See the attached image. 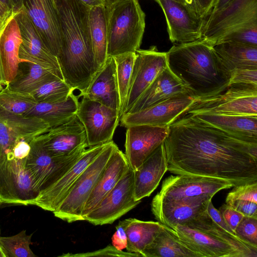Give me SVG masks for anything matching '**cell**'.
<instances>
[{
	"label": "cell",
	"mask_w": 257,
	"mask_h": 257,
	"mask_svg": "<svg viewBox=\"0 0 257 257\" xmlns=\"http://www.w3.org/2000/svg\"><path fill=\"white\" fill-rule=\"evenodd\" d=\"M234 83L257 86V69L247 68L234 70L231 73L230 84Z\"/></svg>",
	"instance_id": "obj_43"
},
{
	"label": "cell",
	"mask_w": 257,
	"mask_h": 257,
	"mask_svg": "<svg viewBox=\"0 0 257 257\" xmlns=\"http://www.w3.org/2000/svg\"><path fill=\"white\" fill-rule=\"evenodd\" d=\"M14 11L10 10L0 1V17L5 16L12 13Z\"/></svg>",
	"instance_id": "obj_53"
},
{
	"label": "cell",
	"mask_w": 257,
	"mask_h": 257,
	"mask_svg": "<svg viewBox=\"0 0 257 257\" xmlns=\"http://www.w3.org/2000/svg\"><path fill=\"white\" fill-rule=\"evenodd\" d=\"M116 65V75L120 99V116L124 108L136 58L135 52H130L113 57Z\"/></svg>",
	"instance_id": "obj_37"
},
{
	"label": "cell",
	"mask_w": 257,
	"mask_h": 257,
	"mask_svg": "<svg viewBox=\"0 0 257 257\" xmlns=\"http://www.w3.org/2000/svg\"><path fill=\"white\" fill-rule=\"evenodd\" d=\"M120 1L121 0H103L104 6L108 9L110 8L114 4Z\"/></svg>",
	"instance_id": "obj_55"
},
{
	"label": "cell",
	"mask_w": 257,
	"mask_h": 257,
	"mask_svg": "<svg viewBox=\"0 0 257 257\" xmlns=\"http://www.w3.org/2000/svg\"><path fill=\"white\" fill-rule=\"evenodd\" d=\"M0 84H1L3 86L6 85V83L5 81L4 77L1 56H0Z\"/></svg>",
	"instance_id": "obj_56"
},
{
	"label": "cell",
	"mask_w": 257,
	"mask_h": 257,
	"mask_svg": "<svg viewBox=\"0 0 257 257\" xmlns=\"http://www.w3.org/2000/svg\"><path fill=\"white\" fill-rule=\"evenodd\" d=\"M76 115L84 127L88 148L112 141L120 118L118 111L84 97L79 101Z\"/></svg>",
	"instance_id": "obj_12"
},
{
	"label": "cell",
	"mask_w": 257,
	"mask_h": 257,
	"mask_svg": "<svg viewBox=\"0 0 257 257\" xmlns=\"http://www.w3.org/2000/svg\"><path fill=\"white\" fill-rule=\"evenodd\" d=\"M200 17L205 19L211 13L216 0H195Z\"/></svg>",
	"instance_id": "obj_48"
},
{
	"label": "cell",
	"mask_w": 257,
	"mask_h": 257,
	"mask_svg": "<svg viewBox=\"0 0 257 257\" xmlns=\"http://www.w3.org/2000/svg\"><path fill=\"white\" fill-rule=\"evenodd\" d=\"M1 147H0V157H1Z\"/></svg>",
	"instance_id": "obj_61"
},
{
	"label": "cell",
	"mask_w": 257,
	"mask_h": 257,
	"mask_svg": "<svg viewBox=\"0 0 257 257\" xmlns=\"http://www.w3.org/2000/svg\"><path fill=\"white\" fill-rule=\"evenodd\" d=\"M141 254L144 257H198L180 240L173 229L164 225Z\"/></svg>",
	"instance_id": "obj_31"
},
{
	"label": "cell",
	"mask_w": 257,
	"mask_h": 257,
	"mask_svg": "<svg viewBox=\"0 0 257 257\" xmlns=\"http://www.w3.org/2000/svg\"><path fill=\"white\" fill-rule=\"evenodd\" d=\"M37 102L31 93L15 91L6 85L0 90V117L23 115Z\"/></svg>",
	"instance_id": "obj_36"
},
{
	"label": "cell",
	"mask_w": 257,
	"mask_h": 257,
	"mask_svg": "<svg viewBox=\"0 0 257 257\" xmlns=\"http://www.w3.org/2000/svg\"><path fill=\"white\" fill-rule=\"evenodd\" d=\"M106 144L87 149L64 175L52 185L39 193L32 205L52 212L56 210L80 175L101 153Z\"/></svg>",
	"instance_id": "obj_20"
},
{
	"label": "cell",
	"mask_w": 257,
	"mask_h": 257,
	"mask_svg": "<svg viewBox=\"0 0 257 257\" xmlns=\"http://www.w3.org/2000/svg\"><path fill=\"white\" fill-rule=\"evenodd\" d=\"M40 136L31 142L30 150L25 163L39 193L64 175L88 148L83 146L65 157H53L44 149Z\"/></svg>",
	"instance_id": "obj_8"
},
{
	"label": "cell",
	"mask_w": 257,
	"mask_h": 257,
	"mask_svg": "<svg viewBox=\"0 0 257 257\" xmlns=\"http://www.w3.org/2000/svg\"><path fill=\"white\" fill-rule=\"evenodd\" d=\"M123 221L127 239L125 249L127 252L137 253L141 256V252L164 227L159 221H142L132 218Z\"/></svg>",
	"instance_id": "obj_34"
},
{
	"label": "cell",
	"mask_w": 257,
	"mask_h": 257,
	"mask_svg": "<svg viewBox=\"0 0 257 257\" xmlns=\"http://www.w3.org/2000/svg\"><path fill=\"white\" fill-rule=\"evenodd\" d=\"M40 137L44 149L53 157H65L88 147L84 127L76 114L66 122L50 127Z\"/></svg>",
	"instance_id": "obj_21"
},
{
	"label": "cell",
	"mask_w": 257,
	"mask_h": 257,
	"mask_svg": "<svg viewBox=\"0 0 257 257\" xmlns=\"http://www.w3.org/2000/svg\"><path fill=\"white\" fill-rule=\"evenodd\" d=\"M127 99L122 114L127 113L139 97L167 66L166 52L156 46L136 51Z\"/></svg>",
	"instance_id": "obj_14"
},
{
	"label": "cell",
	"mask_w": 257,
	"mask_h": 257,
	"mask_svg": "<svg viewBox=\"0 0 257 257\" xmlns=\"http://www.w3.org/2000/svg\"><path fill=\"white\" fill-rule=\"evenodd\" d=\"M257 21V0H231L205 19L202 38L212 46L221 37L249 23Z\"/></svg>",
	"instance_id": "obj_11"
},
{
	"label": "cell",
	"mask_w": 257,
	"mask_h": 257,
	"mask_svg": "<svg viewBox=\"0 0 257 257\" xmlns=\"http://www.w3.org/2000/svg\"><path fill=\"white\" fill-rule=\"evenodd\" d=\"M236 185L230 181L217 178L193 175H176L167 177L152 203L173 202L209 195Z\"/></svg>",
	"instance_id": "obj_10"
},
{
	"label": "cell",
	"mask_w": 257,
	"mask_h": 257,
	"mask_svg": "<svg viewBox=\"0 0 257 257\" xmlns=\"http://www.w3.org/2000/svg\"><path fill=\"white\" fill-rule=\"evenodd\" d=\"M145 17L138 0H121L108 9V56L136 52L140 49Z\"/></svg>",
	"instance_id": "obj_4"
},
{
	"label": "cell",
	"mask_w": 257,
	"mask_h": 257,
	"mask_svg": "<svg viewBox=\"0 0 257 257\" xmlns=\"http://www.w3.org/2000/svg\"><path fill=\"white\" fill-rule=\"evenodd\" d=\"M231 0H216L211 13L217 12L224 8Z\"/></svg>",
	"instance_id": "obj_52"
},
{
	"label": "cell",
	"mask_w": 257,
	"mask_h": 257,
	"mask_svg": "<svg viewBox=\"0 0 257 257\" xmlns=\"http://www.w3.org/2000/svg\"><path fill=\"white\" fill-rule=\"evenodd\" d=\"M185 92H187L183 85L167 67L156 77L127 113L142 110Z\"/></svg>",
	"instance_id": "obj_28"
},
{
	"label": "cell",
	"mask_w": 257,
	"mask_h": 257,
	"mask_svg": "<svg viewBox=\"0 0 257 257\" xmlns=\"http://www.w3.org/2000/svg\"><path fill=\"white\" fill-rule=\"evenodd\" d=\"M62 256H141L136 253L124 252L115 248L112 245L90 252L77 253L75 254H63Z\"/></svg>",
	"instance_id": "obj_44"
},
{
	"label": "cell",
	"mask_w": 257,
	"mask_h": 257,
	"mask_svg": "<svg viewBox=\"0 0 257 257\" xmlns=\"http://www.w3.org/2000/svg\"><path fill=\"white\" fill-rule=\"evenodd\" d=\"M32 234L27 235L23 230L11 236H0V245L6 257H35L31 250Z\"/></svg>",
	"instance_id": "obj_38"
},
{
	"label": "cell",
	"mask_w": 257,
	"mask_h": 257,
	"mask_svg": "<svg viewBox=\"0 0 257 257\" xmlns=\"http://www.w3.org/2000/svg\"><path fill=\"white\" fill-rule=\"evenodd\" d=\"M244 216L257 217V203L247 200H235L226 203Z\"/></svg>",
	"instance_id": "obj_46"
},
{
	"label": "cell",
	"mask_w": 257,
	"mask_h": 257,
	"mask_svg": "<svg viewBox=\"0 0 257 257\" xmlns=\"http://www.w3.org/2000/svg\"><path fill=\"white\" fill-rule=\"evenodd\" d=\"M15 14L0 36V56L6 85L15 78L20 63L19 54L22 40Z\"/></svg>",
	"instance_id": "obj_29"
},
{
	"label": "cell",
	"mask_w": 257,
	"mask_h": 257,
	"mask_svg": "<svg viewBox=\"0 0 257 257\" xmlns=\"http://www.w3.org/2000/svg\"><path fill=\"white\" fill-rule=\"evenodd\" d=\"M233 187L227 195L225 203L235 200H247L257 203V182Z\"/></svg>",
	"instance_id": "obj_42"
},
{
	"label": "cell",
	"mask_w": 257,
	"mask_h": 257,
	"mask_svg": "<svg viewBox=\"0 0 257 257\" xmlns=\"http://www.w3.org/2000/svg\"><path fill=\"white\" fill-rule=\"evenodd\" d=\"M220 43L257 46V21L246 24L228 33L219 39L216 44Z\"/></svg>",
	"instance_id": "obj_40"
},
{
	"label": "cell",
	"mask_w": 257,
	"mask_h": 257,
	"mask_svg": "<svg viewBox=\"0 0 257 257\" xmlns=\"http://www.w3.org/2000/svg\"><path fill=\"white\" fill-rule=\"evenodd\" d=\"M23 7L50 52L57 57L61 33L55 0H24Z\"/></svg>",
	"instance_id": "obj_17"
},
{
	"label": "cell",
	"mask_w": 257,
	"mask_h": 257,
	"mask_svg": "<svg viewBox=\"0 0 257 257\" xmlns=\"http://www.w3.org/2000/svg\"><path fill=\"white\" fill-rule=\"evenodd\" d=\"M195 100L187 92L178 94L142 110L123 114L119 122L126 128L136 125L169 126L181 117Z\"/></svg>",
	"instance_id": "obj_15"
},
{
	"label": "cell",
	"mask_w": 257,
	"mask_h": 257,
	"mask_svg": "<svg viewBox=\"0 0 257 257\" xmlns=\"http://www.w3.org/2000/svg\"></svg>",
	"instance_id": "obj_63"
},
{
	"label": "cell",
	"mask_w": 257,
	"mask_h": 257,
	"mask_svg": "<svg viewBox=\"0 0 257 257\" xmlns=\"http://www.w3.org/2000/svg\"><path fill=\"white\" fill-rule=\"evenodd\" d=\"M78 99L72 92L63 100L37 102L23 115L40 118L50 127H55L66 122L76 114Z\"/></svg>",
	"instance_id": "obj_30"
},
{
	"label": "cell",
	"mask_w": 257,
	"mask_h": 257,
	"mask_svg": "<svg viewBox=\"0 0 257 257\" xmlns=\"http://www.w3.org/2000/svg\"><path fill=\"white\" fill-rule=\"evenodd\" d=\"M61 44L57 59L64 80L84 92L97 72L89 24L90 8L79 0H55Z\"/></svg>",
	"instance_id": "obj_2"
},
{
	"label": "cell",
	"mask_w": 257,
	"mask_h": 257,
	"mask_svg": "<svg viewBox=\"0 0 257 257\" xmlns=\"http://www.w3.org/2000/svg\"><path fill=\"white\" fill-rule=\"evenodd\" d=\"M0 257H6L5 255L1 248V245H0Z\"/></svg>",
	"instance_id": "obj_58"
},
{
	"label": "cell",
	"mask_w": 257,
	"mask_h": 257,
	"mask_svg": "<svg viewBox=\"0 0 257 257\" xmlns=\"http://www.w3.org/2000/svg\"><path fill=\"white\" fill-rule=\"evenodd\" d=\"M89 8L104 6L103 0H79Z\"/></svg>",
	"instance_id": "obj_51"
},
{
	"label": "cell",
	"mask_w": 257,
	"mask_h": 257,
	"mask_svg": "<svg viewBox=\"0 0 257 257\" xmlns=\"http://www.w3.org/2000/svg\"><path fill=\"white\" fill-rule=\"evenodd\" d=\"M118 148L113 141L80 175L68 194L53 212L54 216L68 223L83 220L82 213L94 187L114 151Z\"/></svg>",
	"instance_id": "obj_5"
},
{
	"label": "cell",
	"mask_w": 257,
	"mask_h": 257,
	"mask_svg": "<svg viewBox=\"0 0 257 257\" xmlns=\"http://www.w3.org/2000/svg\"><path fill=\"white\" fill-rule=\"evenodd\" d=\"M174 1H178V2H179L181 3V0H174Z\"/></svg>",
	"instance_id": "obj_60"
},
{
	"label": "cell",
	"mask_w": 257,
	"mask_h": 257,
	"mask_svg": "<svg viewBox=\"0 0 257 257\" xmlns=\"http://www.w3.org/2000/svg\"><path fill=\"white\" fill-rule=\"evenodd\" d=\"M14 18L22 40L19 54L20 62L36 64L61 73L57 57L46 46L23 6L15 11Z\"/></svg>",
	"instance_id": "obj_19"
},
{
	"label": "cell",
	"mask_w": 257,
	"mask_h": 257,
	"mask_svg": "<svg viewBox=\"0 0 257 257\" xmlns=\"http://www.w3.org/2000/svg\"><path fill=\"white\" fill-rule=\"evenodd\" d=\"M112 245L117 249L122 250L127 246V235L125 231L123 220L119 222L116 226V231L112 238Z\"/></svg>",
	"instance_id": "obj_47"
},
{
	"label": "cell",
	"mask_w": 257,
	"mask_h": 257,
	"mask_svg": "<svg viewBox=\"0 0 257 257\" xmlns=\"http://www.w3.org/2000/svg\"><path fill=\"white\" fill-rule=\"evenodd\" d=\"M213 48L231 73L236 69H257V46L220 43Z\"/></svg>",
	"instance_id": "obj_33"
},
{
	"label": "cell",
	"mask_w": 257,
	"mask_h": 257,
	"mask_svg": "<svg viewBox=\"0 0 257 257\" xmlns=\"http://www.w3.org/2000/svg\"><path fill=\"white\" fill-rule=\"evenodd\" d=\"M166 18L170 41L187 43L202 39L205 19L193 16L181 3L174 0H156Z\"/></svg>",
	"instance_id": "obj_16"
},
{
	"label": "cell",
	"mask_w": 257,
	"mask_h": 257,
	"mask_svg": "<svg viewBox=\"0 0 257 257\" xmlns=\"http://www.w3.org/2000/svg\"><path fill=\"white\" fill-rule=\"evenodd\" d=\"M77 97L98 102L120 113L116 65L112 56L107 57L105 64L95 73L86 90Z\"/></svg>",
	"instance_id": "obj_25"
},
{
	"label": "cell",
	"mask_w": 257,
	"mask_h": 257,
	"mask_svg": "<svg viewBox=\"0 0 257 257\" xmlns=\"http://www.w3.org/2000/svg\"><path fill=\"white\" fill-rule=\"evenodd\" d=\"M26 159L11 154L0 157L1 203L32 205L39 191L26 166Z\"/></svg>",
	"instance_id": "obj_7"
},
{
	"label": "cell",
	"mask_w": 257,
	"mask_h": 257,
	"mask_svg": "<svg viewBox=\"0 0 257 257\" xmlns=\"http://www.w3.org/2000/svg\"><path fill=\"white\" fill-rule=\"evenodd\" d=\"M13 7L14 11H17L20 9L23 5L24 0H11Z\"/></svg>",
	"instance_id": "obj_54"
},
{
	"label": "cell",
	"mask_w": 257,
	"mask_h": 257,
	"mask_svg": "<svg viewBox=\"0 0 257 257\" xmlns=\"http://www.w3.org/2000/svg\"><path fill=\"white\" fill-rule=\"evenodd\" d=\"M168 132L169 126L136 125L126 127L124 155L133 171L164 142Z\"/></svg>",
	"instance_id": "obj_18"
},
{
	"label": "cell",
	"mask_w": 257,
	"mask_h": 257,
	"mask_svg": "<svg viewBox=\"0 0 257 257\" xmlns=\"http://www.w3.org/2000/svg\"><path fill=\"white\" fill-rule=\"evenodd\" d=\"M15 11L5 16L0 17V36L9 21L14 16Z\"/></svg>",
	"instance_id": "obj_50"
},
{
	"label": "cell",
	"mask_w": 257,
	"mask_h": 257,
	"mask_svg": "<svg viewBox=\"0 0 257 257\" xmlns=\"http://www.w3.org/2000/svg\"><path fill=\"white\" fill-rule=\"evenodd\" d=\"M108 9L104 6L90 8L89 24L96 72L105 64L107 56Z\"/></svg>",
	"instance_id": "obj_32"
},
{
	"label": "cell",
	"mask_w": 257,
	"mask_h": 257,
	"mask_svg": "<svg viewBox=\"0 0 257 257\" xmlns=\"http://www.w3.org/2000/svg\"><path fill=\"white\" fill-rule=\"evenodd\" d=\"M50 128L43 120L35 117L14 115L0 117L1 154L11 152L21 141L33 139Z\"/></svg>",
	"instance_id": "obj_22"
},
{
	"label": "cell",
	"mask_w": 257,
	"mask_h": 257,
	"mask_svg": "<svg viewBox=\"0 0 257 257\" xmlns=\"http://www.w3.org/2000/svg\"><path fill=\"white\" fill-rule=\"evenodd\" d=\"M0 1L9 9L14 11V7L11 0H0Z\"/></svg>",
	"instance_id": "obj_57"
},
{
	"label": "cell",
	"mask_w": 257,
	"mask_h": 257,
	"mask_svg": "<svg viewBox=\"0 0 257 257\" xmlns=\"http://www.w3.org/2000/svg\"><path fill=\"white\" fill-rule=\"evenodd\" d=\"M168 171L220 178L236 185L257 182V145L236 139L191 115L169 125L164 141Z\"/></svg>",
	"instance_id": "obj_1"
},
{
	"label": "cell",
	"mask_w": 257,
	"mask_h": 257,
	"mask_svg": "<svg viewBox=\"0 0 257 257\" xmlns=\"http://www.w3.org/2000/svg\"><path fill=\"white\" fill-rule=\"evenodd\" d=\"M243 142L257 145V115L199 114L191 115Z\"/></svg>",
	"instance_id": "obj_26"
},
{
	"label": "cell",
	"mask_w": 257,
	"mask_h": 257,
	"mask_svg": "<svg viewBox=\"0 0 257 257\" xmlns=\"http://www.w3.org/2000/svg\"><path fill=\"white\" fill-rule=\"evenodd\" d=\"M213 197L203 195L178 201L151 203L152 212L159 222L172 229L206 211Z\"/></svg>",
	"instance_id": "obj_23"
},
{
	"label": "cell",
	"mask_w": 257,
	"mask_h": 257,
	"mask_svg": "<svg viewBox=\"0 0 257 257\" xmlns=\"http://www.w3.org/2000/svg\"><path fill=\"white\" fill-rule=\"evenodd\" d=\"M27 70H18L15 78L7 86L12 90L31 93L43 84L57 79H63L61 73L51 68L27 62Z\"/></svg>",
	"instance_id": "obj_35"
},
{
	"label": "cell",
	"mask_w": 257,
	"mask_h": 257,
	"mask_svg": "<svg viewBox=\"0 0 257 257\" xmlns=\"http://www.w3.org/2000/svg\"><path fill=\"white\" fill-rule=\"evenodd\" d=\"M181 3L188 9L193 16L201 18L195 0H181Z\"/></svg>",
	"instance_id": "obj_49"
},
{
	"label": "cell",
	"mask_w": 257,
	"mask_h": 257,
	"mask_svg": "<svg viewBox=\"0 0 257 257\" xmlns=\"http://www.w3.org/2000/svg\"><path fill=\"white\" fill-rule=\"evenodd\" d=\"M141 201L134 197V171L128 168L114 188L85 217L94 225L111 224Z\"/></svg>",
	"instance_id": "obj_13"
},
{
	"label": "cell",
	"mask_w": 257,
	"mask_h": 257,
	"mask_svg": "<svg viewBox=\"0 0 257 257\" xmlns=\"http://www.w3.org/2000/svg\"><path fill=\"white\" fill-rule=\"evenodd\" d=\"M166 57L168 67L195 100L220 94L230 85L231 72L203 38L175 44Z\"/></svg>",
	"instance_id": "obj_3"
},
{
	"label": "cell",
	"mask_w": 257,
	"mask_h": 257,
	"mask_svg": "<svg viewBox=\"0 0 257 257\" xmlns=\"http://www.w3.org/2000/svg\"><path fill=\"white\" fill-rule=\"evenodd\" d=\"M130 167L123 153L117 148L94 187L82 213L83 220L109 193Z\"/></svg>",
	"instance_id": "obj_27"
},
{
	"label": "cell",
	"mask_w": 257,
	"mask_h": 257,
	"mask_svg": "<svg viewBox=\"0 0 257 257\" xmlns=\"http://www.w3.org/2000/svg\"><path fill=\"white\" fill-rule=\"evenodd\" d=\"M219 210L225 222L234 232L236 227L244 215L226 203L220 207Z\"/></svg>",
	"instance_id": "obj_45"
},
{
	"label": "cell",
	"mask_w": 257,
	"mask_h": 257,
	"mask_svg": "<svg viewBox=\"0 0 257 257\" xmlns=\"http://www.w3.org/2000/svg\"><path fill=\"white\" fill-rule=\"evenodd\" d=\"M3 88V85L0 84V90H1Z\"/></svg>",
	"instance_id": "obj_59"
},
{
	"label": "cell",
	"mask_w": 257,
	"mask_h": 257,
	"mask_svg": "<svg viewBox=\"0 0 257 257\" xmlns=\"http://www.w3.org/2000/svg\"><path fill=\"white\" fill-rule=\"evenodd\" d=\"M168 171V161L164 142L135 171H134V197L141 201L155 190Z\"/></svg>",
	"instance_id": "obj_24"
},
{
	"label": "cell",
	"mask_w": 257,
	"mask_h": 257,
	"mask_svg": "<svg viewBox=\"0 0 257 257\" xmlns=\"http://www.w3.org/2000/svg\"><path fill=\"white\" fill-rule=\"evenodd\" d=\"M172 229L198 257H248L245 252L216 235L198 216Z\"/></svg>",
	"instance_id": "obj_9"
},
{
	"label": "cell",
	"mask_w": 257,
	"mask_h": 257,
	"mask_svg": "<svg viewBox=\"0 0 257 257\" xmlns=\"http://www.w3.org/2000/svg\"><path fill=\"white\" fill-rule=\"evenodd\" d=\"M2 204V203H1V201H0V204Z\"/></svg>",
	"instance_id": "obj_62"
},
{
	"label": "cell",
	"mask_w": 257,
	"mask_h": 257,
	"mask_svg": "<svg viewBox=\"0 0 257 257\" xmlns=\"http://www.w3.org/2000/svg\"><path fill=\"white\" fill-rule=\"evenodd\" d=\"M74 91L64 79H57L43 84L31 94L37 102H54L65 99Z\"/></svg>",
	"instance_id": "obj_39"
},
{
	"label": "cell",
	"mask_w": 257,
	"mask_h": 257,
	"mask_svg": "<svg viewBox=\"0 0 257 257\" xmlns=\"http://www.w3.org/2000/svg\"><path fill=\"white\" fill-rule=\"evenodd\" d=\"M234 233L244 242L257 248V217L244 216Z\"/></svg>",
	"instance_id": "obj_41"
},
{
	"label": "cell",
	"mask_w": 257,
	"mask_h": 257,
	"mask_svg": "<svg viewBox=\"0 0 257 257\" xmlns=\"http://www.w3.org/2000/svg\"><path fill=\"white\" fill-rule=\"evenodd\" d=\"M199 114L257 115V86L231 84L220 94L195 100L182 115Z\"/></svg>",
	"instance_id": "obj_6"
}]
</instances>
